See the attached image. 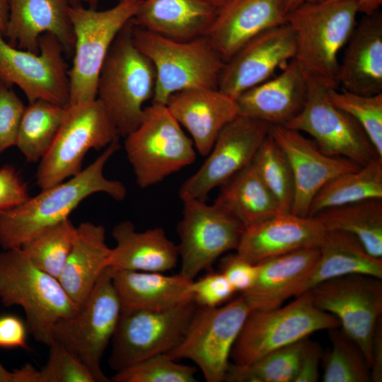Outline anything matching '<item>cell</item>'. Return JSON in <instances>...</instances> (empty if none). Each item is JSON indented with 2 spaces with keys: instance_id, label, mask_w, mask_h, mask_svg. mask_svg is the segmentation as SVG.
<instances>
[{
  "instance_id": "3",
  "label": "cell",
  "mask_w": 382,
  "mask_h": 382,
  "mask_svg": "<svg viewBox=\"0 0 382 382\" xmlns=\"http://www.w3.org/2000/svg\"><path fill=\"white\" fill-rule=\"evenodd\" d=\"M0 300L6 307H21L29 333L48 347L56 323L80 307L59 280L35 266L21 248L0 253Z\"/></svg>"
},
{
  "instance_id": "27",
  "label": "cell",
  "mask_w": 382,
  "mask_h": 382,
  "mask_svg": "<svg viewBox=\"0 0 382 382\" xmlns=\"http://www.w3.org/2000/svg\"><path fill=\"white\" fill-rule=\"evenodd\" d=\"M112 234L116 245L111 248L109 267L113 269L163 273L178 263L177 245L161 227L139 232L131 221H123Z\"/></svg>"
},
{
  "instance_id": "36",
  "label": "cell",
  "mask_w": 382,
  "mask_h": 382,
  "mask_svg": "<svg viewBox=\"0 0 382 382\" xmlns=\"http://www.w3.org/2000/svg\"><path fill=\"white\" fill-rule=\"evenodd\" d=\"M306 338L273 351L249 364L230 362L224 381L294 382Z\"/></svg>"
},
{
  "instance_id": "28",
  "label": "cell",
  "mask_w": 382,
  "mask_h": 382,
  "mask_svg": "<svg viewBox=\"0 0 382 382\" xmlns=\"http://www.w3.org/2000/svg\"><path fill=\"white\" fill-rule=\"evenodd\" d=\"M217 12L204 0H141L131 23L168 38L186 41L205 35Z\"/></svg>"
},
{
  "instance_id": "45",
  "label": "cell",
  "mask_w": 382,
  "mask_h": 382,
  "mask_svg": "<svg viewBox=\"0 0 382 382\" xmlns=\"http://www.w3.org/2000/svg\"><path fill=\"white\" fill-rule=\"evenodd\" d=\"M220 272L226 277L236 292H245L253 285L258 272L257 264L250 263L236 253L221 260Z\"/></svg>"
},
{
  "instance_id": "26",
  "label": "cell",
  "mask_w": 382,
  "mask_h": 382,
  "mask_svg": "<svg viewBox=\"0 0 382 382\" xmlns=\"http://www.w3.org/2000/svg\"><path fill=\"white\" fill-rule=\"evenodd\" d=\"M340 64L338 86L349 92L382 93V14L366 16L357 24Z\"/></svg>"
},
{
  "instance_id": "8",
  "label": "cell",
  "mask_w": 382,
  "mask_h": 382,
  "mask_svg": "<svg viewBox=\"0 0 382 382\" xmlns=\"http://www.w3.org/2000/svg\"><path fill=\"white\" fill-rule=\"evenodd\" d=\"M340 326L338 319L316 307L305 291L284 306L251 310L233 345L231 357L234 364H249L315 332Z\"/></svg>"
},
{
  "instance_id": "9",
  "label": "cell",
  "mask_w": 382,
  "mask_h": 382,
  "mask_svg": "<svg viewBox=\"0 0 382 382\" xmlns=\"http://www.w3.org/2000/svg\"><path fill=\"white\" fill-rule=\"evenodd\" d=\"M120 135L100 102L67 105L62 125L50 148L40 161L36 182L45 189L81 171L86 154L106 148Z\"/></svg>"
},
{
  "instance_id": "7",
  "label": "cell",
  "mask_w": 382,
  "mask_h": 382,
  "mask_svg": "<svg viewBox=\"0 0 382 382\" xmlns=\"http://www.w3.org/2000/svg\"><path fill=\"white\" fill-rule=\"evenodd\" d=\"M140 1L119 2L103 11L71 5L69 16L75 42L73 62L68 70V105L96 98L99 74L109 50L119 32L134 17Z\"/></svg>"
},
{
  "instance_id": "38",
  "label": "cell",
  "mask_w": 382,
  "mask_h": 382,
  "mask_svg": "<svg viewBox=\"0 0 382 382\" xmlns=\"http://www.w3.org/2000/svg\"><path fill=\"white\" fill-rule=\"evenodd\" d=\"M329 330L331 347L322 356L323 381H371L370 365L358 344L340 327Z\"/></svg>"
},
{
  "instance_id": "50",
  "label": "cell",
  "mask_w": 382,
  "mask_h": 382,
  "mask_svg": "<svg viewBox=\"0 0 382 382\" xmlns=\"http://www.w3.org/2000/svg\"><path fill=\"white\" fill-rule=\"evenodd\" d=\"M0 382H39V370L30 364L7 370L0 362Z\"/></svg>"
},
{
  "instance_id": "37",
  "label": "cell",
  "mask_w": 382,
  "mask_h": 382,
  "mask_svg": "<svg viewBox=\"0 0 382 382\" xmlns=\"http://www.w3.org/2000/svg\"><path fill=\"white\" fill-rule=\"evenodd\" d=\"M76 231V227L66 218L42 230L21 248L35 266L59 279Z\"/></svg>"
},
{
  "instance_id": "22",
  "label": "cell",
  "mask_w": 382,
  "mask_h": 382,
  "mask_svg": "<svg viewBox=\"0 0 382 382\" xmlns=\"http://www.w3.org/2000/svg\"><path fill=\"white\" fill-rule=\"evenodd\" d=\"M9 14L4 36L11 46L39 52V39L54 35L65 55L74 54L75 37L69 16L71 0H8Z\"/></svg>"
},
{
  "instance_id": "46",
  "label": "cell",
  "mask_w": 382,
  "mask_h": 382,
  "mask_svg": "<svg viewBox=\"0 0 382 382\" xmlns=\"http://www.w3.org/2000/svg\"><path fill=\"white\" fill-rule=\"evenodd\" d=\"M30 197L27 185L11 165L0 168V214L23 204Z\"/></svg>"
},
{
  "instance_id": "13",
  "label": "cell",
  "mask_w": 382,
  "mask_h": 382,
  "mask_svg": "<svg viewBox=\"0 0 382 382\" xmlns=\"http://www.w3.org/2000/svg\"><path fill=\"white\" fill-rule=\"evenodd\" d=\"M305 76L304 105L284 127L308 134L325 154L347 158L361 166L379 156L360 125L330 101L328 91L332 88Z\"/></svg>"
},
{
  "instance_id": "39",
  "label": "cell",
  "mask_w": 382,
  "mask_h": 382,
  "mask_svg": "<svg viewBox=\"0 0 382 382\" xmlns=\"http://www.w3.org/2000/svg\"><path fill=\"white\" fill-rule=\"evenodd\" d=\"M252 163L276 199L281 212H291L294 197L292 170L286 156L270 133Z\"/></svg>"
},
{
  "instance_id": "14",
  "label": "cell",
  "mask_w": 382,
  "mask_h": 382,
  "mask_svg": "<svg viewBox=\"0 0 382 382\" xmlns=\"http://www.w3.org/2000/svg\"><path fill=\"white\" fill-rule=\"evenodd\" d=\"M382 279L353 274L332 278L306 291L316 307L336 317L371 365V344L382 313Z\"/></svg>"
},
{
  "instance_id": "1",
  "label": "cell",
  "mask_w": 382,
  "mask_h": 382,
  "mask_svg": "<svg viewBox=\"0 0 382 382\" xmlns=\"http://www.w3.org/2000/svg\"><path fill=\"white\" fill-rule=\"evenodd\" d=\"M120 149L119 139L108 146L78 174L30 197L23 204L0 214V245L4 250L21 248L31 238L66 218L86 197L103 192L121 201L127 195L122 183L106 178L105 164Z\"/></svg>"
},
{
  "instance_id": "41",
  "label": "cell",
  "mask_w": 382,
  "mask_h": 382,
  "mask_svg": "<svg viewBox=\"0 0 382 382\" xmlns=\"http://www.w3.org/2000/svg\"><path fill=\"white\" fill-rule=\"evenodd\" d=\"M197 369L176 362L167 354L142 360L117 371L113 382H195Z\"/></svg>"
},
{
  "instance_id": "43",
  "label": "cell",
  "mask_w": 382,
  "mask_h": 382,
  "mask_svg": "<svg viewBox=\"0 0 382 382\" xmlns=\"http://www.w3.org/2000/svg\"><path fill=\"white\" fill-rule=\"evenodd\" d=\"M12 86L0 76V156L7 149L16 146L25 108Z\"/></svg>"
},
{
  "instance_id": "21",
  "label": "cell",
  "mask_w": 382,
  "mask_h": 382,
  "mask_svg": "<svg viewBox=\"0 0 382 382\" xmlns=\"http://www.w3.org/2000/svg\"><path fill=\"white\" fill-rule=\"evenodd\" d=\"M284 0H234L217 12L205 36L228 62L263 32L286 23Z\"/></svg>"
},
{
  "instance_id": "55",
  "label": "cell",
  "mask_w": 382,
  "mask_h": 382,
  "mask_svg": "<svg viewBox=\"0 0 382 382\" xmlns=\"http://www.w3.org/2000/svg\"><path fill=\"white\" fill-rule=\"evenodd\" d=\"M99 0H71V5H82L87 4L90 8H96Z\"/></svg>"
},
{
  "instance_id": "18",
  "label": "cell",
  "mask_w": 382,
  "mask_h": 382,
  "mask_svg": "<svg viewBox=\"0 0 382 382\" xmlns=\"http://www.w3.org/2000/svg\"><path fill=\"white\" fill-rule=\"evenodd\" d=\"M296 41L286 23L258 35L226 62L218 89L231 98L268 80L294 58Z\"/></svg>"
},
{
  "instance_id": "12",
  "label": "cell",
  "mask_w": 382,
  "mask_h": 382,
  "mask_svg": "<svg viewBox=\"0 0 382 382\" xmlns=\"http://www.w3.org/2000/svg\"><path fill=\"white\" fill-rule=\"evenodd\" d=\"M251 311L241 294L224 306H197L180 343L167 354L192 361L207 382H222L233 345Z\"/></svg>"
},
{
  "instance_id": "54",
  "label": "cell",
  "mask_w": 382,
  "mask_h": 382,
  "mask_svg": "<svg viewBox=\"0 0 382 382\" xmlns=\"http://www.w3.org/2000/svg\"><path fill=\"white\" fill-rule=\"evenodd\" d=\"M209 4L214 6L217 11L234 0H204Z\"/></svg>"
},
{
  "instance_id": "30",
  "label": "cell",
  "mask_w": 382,
  "mask_h": 382,
  "mask_svg": "<svg viewBox=\"0 0 382 382\" xmlns=\"http://www.w3.org/2000/svg\"><path fill=\"white\" fill-rule=\"evenodd\" d=\"M110 254L102 225L83 222L76 227L72 248L59 280L79 306L110 266Z\"/></svg>"
},
{
  "instance_id": "17",
  "label": "cell",
  "mask_w": 382,
  "mask_h": 382,
  "mask_svg": "<svg viewBox=\"0 0 382 382\" xmlns=\"http://www.w3.org/2000/svg\"><path fill=\"white\" fill-rule=\"evenodd\" d=\"M270 127L265 122L240 115L228 122L219 134L204 163L180 188L182 201H205L214 188L250 165Z\"/></svg>"
},
{
  "instance_id": "34",
  "label": "cell",
  "mask_w": 382,
  "mask_h": 382,
  "mask_svg": "<svg viewBox=\"0 0 382 382\" xmlns=\"http://www.w3.org/2000/svg\"><path fill=\"white\" fill-rule=\"evenodd\" d=\"M372 198H382L381 156L328 181L313 197L308 216L328 208Z\"/></svg>"
},
{
  "instance_id": "32",
  "label": "cell",
  "mask_w": 382,
  "mask_h": 382,
  "mask_svg": "<svg viewBox=\"0 0 382 382\" xmlns=\"http://www.w3.org/2000/svg\"><path fill=\"white\" fill-rule=\"evenodd\" d=\"M220 187L213 204L238 220L244 228L282 212L252 163Z\"/></svg>"
},
{
  "instance_id": "25",
  "label": "cell",
  "mask_w": 382,
  "mask_h": 382,
  "mask_svg": "<svg viewBox=\"0 0 382 382\" xmlns=\"http://www.w3.org/2000/svg\"><path fill=\"white\" fill-rule=\"evenodd\" d=\"M318 257L319 248L309 247L259 262L253 285L241 295L251 310L278 308L299 294Z\"/></svg>"
},
{
  "instance_id": "48",
  "label": "cell",
  "mask_w": 382,
  "mask_h": 382,
  "mask_svg": "<svg viewBox=\"0 0 382 382\" xmlns=\"http://www.w3.org/2000/svg\"><path fill=\"white\" fill-rule=\"evenodd\" d=\"M323 356L320 346L308 337L305 340L296 376L294 382H316L319 378V364Z\"/></svg>"
},
{
  "instance_id": "10",
  "label": "cell",
  "mask_w": 382,
  "mask_h": 382,
  "mask_svg": "<svg viewBox=\"0 0 382 382\" xmlns=\"http://www.w3.org/2000/svg\"><path fill=\"white\" fill-rule=\"evenodd\" d=\"M197 308L191 299L161 310L121 312L111 340V369L119 371L170 352L183 339Z\"/></svg>"
},
{
  "instance_id": "51",
  "label": "cell",
  "mask_w": 382,
  "mask_h": 382,
  "mask_svg": "<svg viewBox=\"0 0 382 382\" xmlns=\"http://www.w3.org/2000/svg\"><path fill=\"white\" fill-rule=\"evenodd\" d=\"M329 1H352L355 3L358 7L359 13H362L366 16L373 14L378 11L382 0H329Z\"/></svg>"
},
{
  "instance_id": "24",
  "label": "cell",
  "mask_w": 382,
  "mask_h": 382,
  "mask_svg": "<svg viewBox=\"0 0 382 382\" xmlns=\"http://www.w3.org/2000/svg\"><path fill=\"white\" fill-rule=\"evenodd\" d=\"M307 79L294 58L278 76L245 91L236 100L239 115L284 126L303 108Z\"/></svg>"
},
{
  "instance_id": "53",
  "label": "cell",
  "mask_w": 382,
  "mask_h": 382,
  "mask_svg": "<svg viewBox=\"0 0 382 382\" xmlns=\"http://www.w3.org/2000/svg\"><path fill=\"white\" fill-rule=\"evenodd\" d=\"M318 1L320 0H284L285 11L287 13L301 4Z\"/></svg>"
},
{
  "instance_id": "52",
  "label": "cell",
  "mask_w": 382,
  "mask_h": 382,
  "mask_svg": "<svg viewBox=\"0 0 382 382\" xmlns=\"http://www.w3.org/2000/svg\"><path fill=\"white\" fill-rule=\"evenodd\" d=\"M9 14L8 0H0V31L4 34Z\"/></svg>"
},
{
  "instance_id": "23",
  "label": "cell",
  "mask_w": 382,
  "mask_h": 382,
  "mask_svg": "<svg viewBox=\"0 0 382 382\" xmlns=\"http://www.w3.org/2000/svg\"><path fill=\"white\" fill-rule=\"evenodd\" d=\"M166 105L189 132L202 156H207L222 129L239 115L236 100L218 88L180 91L173 94Z\"/></svg>"
},
{
  "instance_id": "31",
  "label": "cell",
  "mask_w": 382,
  "mask_h": 382,
  "mask_svg": "<svg viewBox=\"0 0 382 382\" xmlns=\"http://www.w3.org/2000/svg\"><path fill=\"white\" fill-rule=\"evenodd\" d=\"M318 248V260L299 295L324 281L347 274H361L382 279V258L371 255L351 233L326 231Z\"/></svg>"
},
{
  "instance_id": "40",
  "label": "cell",
  "mask_w": 382,
  "mask_h": 382,
  "mask_svg": "<svg viewBox=\"0 0 382 382\" xmlns=\"http://www.w3.org/2000/svg\"><path fill=\"white\" fill-rule=\"evenodd\" d=\"M330 101L350 115L362 127L378 155L382 157V93L364 96L330 88Z\"/></svg>"
},
{
  "instance_id": "49",
  "label": "cell",
  "mask_w": 382,
  "mask_h": 382,
  "mask_svg": "<svg viewBox=\"0 0 382 382\" xmlns=\"http://www.w3.org/2000/svg\"><path fill=\"white\" fill-rule=\"evenodd\" d=\"M371 381H382V321L378 320L371 344Z\"/></svg>"
},
{
  "instance_id": "56",
  "label": "cell",
  "mask_w": 382,
  "mask_h": 382,
  "mask_svg": "<svg viewBox=\"0 0 382 382\" xmlns=\"http://www.w3.org/2000/svg\"><path fill=\"white\" fill-rule=\"evenodd\" d=\"M119 2H127V1H134V0H118Z\"/></svg>"
},
{
  "instance_id": "42",
  "label": "cell",
  "mask_w": 382,
  "mask_h": 382,
  "mask_svg": "<svg viewBox=\"0 0 382 382\" xmlns=\"http://www.w3.org/2000/svg\"><path fill=\"white\" fill-rule=\"evenodd\" d=\"M49 348L47 361L39 370V382H96L88 367L63 345L54 340Z\"/></svg>"
},
{
  "instance_id": "15",
  "label": "cell",
  "mask_w": 382,
  "mask_h": 382,
  "mask_svg": "<svg viewBox=\"0 0 382 382\" xmlns=\"http://www.w3.org/2000/svg\"><path fill=\"white\" fill-rule=\"evenodd\" d=\"M183 202V216L178 225L179 274L193 280L221 255L236 249L244 226L214 204L196 199Z\"/></svg>"
},
{
  "instance_id": "20",
  "label": "cell",
  "mask_w": 382,
  "mask_h": 382,
  "mask_svg": "<svg viewBox=\"0 0 382 382\" xmlns=\"http://www.w3.org/2000/svg\"><path fill=\"white\" fill-rule=\"evenodd\" d=\"M325 233L314 216L279 212L244 228L236 253L257 264L301 248L319 247Z\"/></svg>"
},
{
  "instance_id": "33",
  "label": "cell",
  "mask_w": 382,
  "mask_h": 382,
  "mask_svg": "<svg viewBox=\"0 0 382 382\" xmlns=\"http://www.w3.org/2000/svg\"><path fill=\"white\" fill-rule=\"evenodd\" d=\"M314 217L326 231L351 233L371 255L382 258V198L328 208Z\"/></svg>"
},
{
  "instance_id": "11",
  "label": "cell",
  "mask_w": 382,
  "mask_h": 382,
  "mask_svg": "<svg viewBox=\"0 0 382 382\" xmlns=\"http://www.w3.org/2000/svg\"><path fill=\"white\" fill-rule=\"evenodd\" d=\"M121 313L109 267L74 316L60 319L53 338L84 364L96 382L111 381L101 369L103 355L112 340Z\"/></svg>"
},
{
  "instance_id": "44",
  "label": "cell",
  "mask_w": 382,
  "mask_h": 382,
  "mask_svg": "<svg viewBox=\"0 0 382 382\" xmlns=\"http://www.w3.org/2000/svg\"><path fill=\"white\" fill-rule=\"evenodd\" d=\"M192 299L197 306L214 308L231 299L236 291L221 273L209 272L192 282Z\"/></svg>"
},
{
  "instance_id": "29",
  "label": "cell",
  "mask_w": 382,
  "mask_h": 382,
  "mask_svg": "<svg viewBox=\"0 0 382 382\" xmlns=\"http://www.w3.org/2000/svg\"><path fill=\"white\" fill-rule=\"evenodd\" d=\"M121 312L161 310L192 299V282L180 274L116 270L110 267Z\"/></svg>"
},
{
  "instance_id": "35",
  "label": "cell",
  "mask_w": 382,
  "mask_h": 382,
  "mask_svg": "<svg viewBox=\"0 0 382 382\" xmlns=\"http://www.w3.org/2000/svg\"><path fill=\"white\" fill-rule=\"evenodd\" d=\"M67 110L61 106L38 100L25 106L16 146L28 162L40 161L50 148Z\"/></svg>"
},
{
  "instance_id": "47",
  "label": "cell",
  "mask_w": 382,
  "mask_h": 382,
  "mask_svg": "<svg viewBox=\"0 0 382 382\" xmlns=\"http://www.w3.org/2000/svg\"><path fill=\"white\" fill-rule=\"evenodd\" d=\"M28 329L25 323L14 315L0 316V347L28 349Z\"/></svg>"
},
{
  "instance_id": "4",
  "label": "cell",
  "mask_w": 382,
  "mask_h": 382,
  "mask_svg": "<svg viewBox=\"0 0 382 382\" xmlns=\"http://www.w3.org/2000/svg\"><path fill=\"white\" fill-rule=\"evenodd\" d=\"M131 21L119 32L102 66L97 97L120 136L139 125L144 105L153 98L156 72L151 61L137 47Z\"/></svg>"
},
{
  "instance_id": "5",
  "label": "cell",
  "mask_w": 382,
  "mask_h": 382,
  "mask_svg": "<svg viewBox=\"0 0 382 382\" xmlns=\"http://www.w3.org/2000/svg\"><path fill=\"white\" fill-rule=\"evenodd\" d=\"M132 37L155 69L153 103L166 105L183 91L218 88L225 62L207 36L179 41L133 25Z\"/></svg>"
},
{
  "instance_id": "19",
  "label": "cell",
  "mask_w": 382,
  "mask_h": 382,
  "mask_svg": "<svg viewBox=\"0 0 382 382\" xmlns=\"http://www.w3.org/2000/svg\"><path fill=\"white\" fill-rule=\"evenodd\" d=\"M270 134L286 156L292 170L293 214L308 216L311 202L323 185L340 174L361 167L347 158L325 154L313 141L296 130L271 125Z\"/></svg>"
},
{
  "instance_id": "2",
  "label": "cell",
  "mask_w": 382,
  "mask_h": 382,
  "mask_svg": "<svg viewBox=\"0 0 382 382\" xmlns=\"http://www.w3.org/2000/svg\"><path fill=\"white\" fill-rule=\"evenodd\" d=\"M352 1L320 0L288 12L286 23L296 41L294 59L305 75L332 88L338 87L337 55L357 24Z\"/></svg>"
},
{
  "instance_id": "6",
  "label": "cell",
  "mask_w": 382,
  "mask_h": 382,
  "mask_svg": "<svg viewBox=\"0 0 382 382\" xmlns=\"http://www.w3.org/2000/svg\"><path fill=\"white\" fill-rule=\"evenodd\" d=\"M125 138L127 158L141 188L163 181L196 158L193 141L166 105L152 103L144 108L139 125Z\"/></svg>"
},
{
  "instance_id": "16",
  "label": "cell",
  "mask_w": 382,
  "mask_h": 382,
  "mask_svg": "<svg viewBox=\"0 0 382 382\" xmlns=\"http://www.w3.org/2000/svg\"><path fill=\"white\" fill-rule=\"evenodd\" d=\"M65 53L58 39L44 33L39 52L11 46L0 31V76L18 86L28 102L42 100L61 106L69 100V80Z\"/></svg>"
}]
</instances>
